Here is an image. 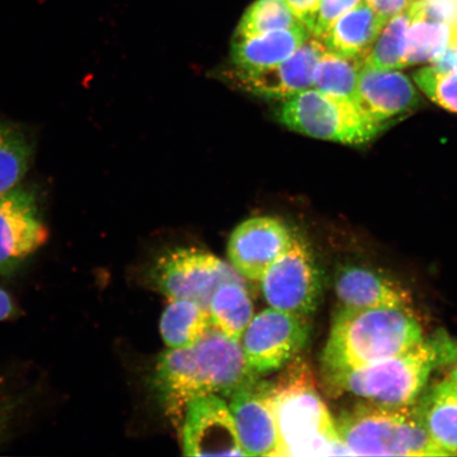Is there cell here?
Listing matches in <instances>:
<instances>
[{
    "mask_svg": "<svg viewBox=\"0 0 457 457\" xmlns=\"http://www.w3.org/2000/svg\"><path fill=\"white\" fill-rule=\"evenodd\" d=\"M259 376L245 361L239 342L211 328L195 345L169 348L160 355L155 386L165 412L179 424L190 400L230 398Z\"/></svg>",
    "mask_w": 457,
    "mask_h": 457,
    "instance_id": "cell-1",
    "label": "cell"
},
{
    "mask_svg": "<svg viewBox=\"0 0 457 457\" xmlns=\"http://www.w3.org/2000/svg\"><path fill=\"white\" fill-rule=\"evenodd\" d=\"M457 342L438 329L397 356L369 367L323 374L325 386L336 396L351 395L363 402L410 407L426 390L433 373L454 364Z\"/></svg>",
    "mask_w": 457,
    "mask_h": 457,
    "instance_id": "cell-2",
    "label": "cell"
},
{
    "mask_svg": "<svg viewBox=\"0 0 457 457\" xmlns=\"http://www.w3.org/2000/svg\"><path fill=\"white\" fill-rule=\"evenodd\" d=\"M424 338L414 312L339 306L322 353V373L369 367L409 351Z\"/></svg>",
    "mask_w": 457,
    "mask_h": 457,
    "instance_id": "cell-3",
    "label": "cell"
},
{
    "mask_svg": "<svg viewBox=\"0 0 457 457\" xmlns=\"http://www.w3.org/2000/svg\"><path fill=\"white\" fill-rule=\"evenodd\" d=\"M270 396L281 457L350 455L304 361L296 358L286 367L271 382Z\"/></svg>",
    "mask_w": 457,
    "mask_h": 457,
    "instance_id": "cell-4",
    "label": "cell"
},
{
    "mask_svg": "<svg viewBox=\"0 0 457 457\" xmlns=\"http://www.w3.org/2000/svg\"><path fill=\"white\" fill-rule=\"evenodd\" d=\"M337 431L350 455L447 456L410 407L360 403L343 411Z\"/></svg>",
    "mask_w": 457,
    "mask_h": 457,
    "instance_id": "cell-5",
    "label": "cell"
},
{
    "mask_svg": "<svg viewBox=\"0 0 457 457\" xmlns=\"http://www.w3.org/2000/svg\"><path fill=\"white\" fill-rule=\"evenodd\" d=\"M279 122L296 133L312 138L364 145L386 127L365 112L357 102L308 88L285 99Z\"/></svg>",
    "mask_w": 457,
    "mask_h": 457,
    "instance_id": "cell-6",
    "label": "cell"
},
{
    "mask_svg": "<svg viewBox=\"0 0 457 457\" xmlns=\"http://www.w3.org/2000/svg\"><path fill=\"white\" fill-rule=\"evenodd\" d=\"M260 279L262 295L274 310L310 319L321 305L324 274L310 245L300 237L294 236Z\"/></svg>",
    "mask_w": 457,
    "mask_h": 457,
    "instance_id": "cell-7",
    "label": "cell"
},
{
    "mask_svg": "<svg viewBox=\"0 0 457 457\" xmlns=\"http://www.w3.org/2000/svg\"><path fill=\"white\" fill-rule=\"evenodd\" d=\"M153 279L170 301H192L208 311L220 284L243 282L232 266L196 248H175L160 256L153 270Z\"/></svg>",
    "mask_w": 457,
    "mask_h": 457,
    "instance_id": "cell-8",
    "label": "cell"
},
{
    "mask_svg": "<svg viewBox=\"0 0 457 457\" xmlns=\"http://www.w3.org/2000/svg\"><path fill=\"white\" fill-rule=\"evenodd\" d=\"M310 319L268 308L251 320L242 337L245 361L257 375L282 370L304 350Z\"/></svg>",
    "mask_w": 457,
    "mask_h": 457,
    "instance_id": "cell-9",
    "label": "cell"
},
{
    "mask_svg": "<svg viewBox=\"0 0 457 457\" xmlns=\"http://www.w3.org/2000/svg\"><path fill=\"white\" fill-rule=\"evenodd\" d=\"M47 239L36 193L20 185L0 196V277L13 273Z\"/></svg>",
    "mask_w": 457,
    "mask_h": 457,
    "instance_id": "cell-10",
    "label": "cell"
},
{
    "mask_svg": "<svg viewBox=\"0 0 457 457\" xmlns=\"http://www.w3.org/2000/svg\"><path fill=\"white\" fill-rule=\"evenodd\" d=\"M182 426L187 456H245L230 409L222 397L207 395L188 402Z\"/></svg>",
    "mask_w": 457,
    "mask_h": 457,
    "instance_id": "cell-11",
    "label": "cell"
},
{
    "mask_svg": "<svg viewBox=\"0 0 457 457\" xmlns=\"http://www.w3.org/2000/svg\"><path fill=\"white\" fill-rule=\"evenodd\" d=\"M270 382L257 378L230 397L228 409L245 456H279V437Z\"/></svg>",
    "mask_w": 457,
    "mask_h": 457,
    "instance_id": "cell-12",
    "label": "cell"
},
{
    "mask_svg": "<svg viewBox=\"0 0 457 457\" xmlns=\"http://www.w3.org/2000/svg\"><path fill=\"white\" fill-rule=\"evenodd\" d=\"M294 234L281 220L253 217L239 224L228 244V256L239 276L260 279L274 261L289 247Z\"/></svg>",
    "mask_w": 457,
    "mask_h": 457,
    "instance_id": "cell-13",
    "label": "cell"
},
{
    "mask_svg": "<svg viewBox=\"0 0 457 457\" xmlns=\"http://www.w3.org/2000/svg\"><path fill=\"white\" fill-rule=\"evenodd\" d=\"M327 50L321 39L311 36L287 60L270 70L236 71L237 84L262 98L287 99L312 87L314 68Z\"/></svg>",
    "mask_w": 457,
    "mask_h": 457,
    "instance_id": "cell-14",
    "label": "cell"
},
{
    "mask_svg": "<svg viewBox=\"0 0 457 457\" xmlns=\"http://www.w3.org/2000/svg\"><path fill=\"white\" fill-rule=\"evenodd\" d=\"M334 289L342 307L414 312L412 295L402 283L369 267L348 264L337 268Z\"/></svg>",
    "mask_w": 457,
    "mask_h": 457,
    "instance_id": "cell-15",
    "label": "cell"
},
{
    "mask_svg": "<svg viewBox=\"0 0 457 457\" xmlns=\"http://www.w3.org/2000/svg\"><path fill=\"white\" fill-rule=\"evenodd\" d=\"M357 102L376 121L385 123L387 119L413 110L420 96L405 74L363 65L358 77Z\"/></svg>",
    "mask_w": 457,
    "mask_h": 457,
    "instance_id": "cell-16",
    "label": "cell"
},
{
    "mask_svg": "<svg viewBox=\"0 0 457 457\" xmlns=\"http://www.w3.org/2000/svg\"><path fill=\"white\" fill-rule=\"evenodd\" d=\"M311 36L308 29L301 25L253 37H234L231 56L236 71L270 70L287 60Z\"/></svg>",
    "mask_w": 457,
    "mask_h": 457,
    "instance_id": "cell-17",
    "label": "cell"
},
{
    "mask_svg": "<svg viewBox=\"0 0 457 457\" xmlns=\"http://www.w3.org/2000/svg\"><path fill=\"white\" fill-rule=\"evenodd\" d=\"M428 437L447 456L457 455V385L447 378L426 387L414 403Z\"/></svg>",
    "mask_w": 457,
    "mask_h": 457,
    "instance_id": "cell-18",
    "label": "cell"
},
{
    "mask_svg": "<svg viewBox=\"0 0 457 457\" xmlns=\"http://www.w3.org/2000/svg\"><path fill=\"white\" fill-rule=\"evenodd\" d=\"M386 22L361 2L340 16L329 27L321 41L330 53L365 59Z\"/></svg>",
    "mask_w": 457,
    "mask_h": 457,
    "instance_id": "cell-19",
    "label": "cell"
},
{
    "mask_svg": "<svg viewBox=\"0 0 457 457\" xmlns=\"http://www.w3.org/2000/svg\"><path fill=\"white\" fill-rule=\"evenodd\" d=\"M209 313L212 328L233 341H241L253 319V304L244 282H226L217 287Z\"/></svg>",
    "mask_w": 457,
    "mask_h": 457,
    "instance_id": "cell-20",
    "label": "cell"
},
{
    "mask_svg": "<svg viewBox=\"0 0 457 457\" xmlns=\"http://www.w3.org/2000/svg\"><path fill=\"white\" fill-rule=\"evenodd\" d=\"M211 328L209 311L187 300H171L160 320V334L169 348L195 345Z\"/></svg>",
    "mask_w": 457,
    "mask_h": 457,
    "instance_id": "cell-21",
    "label": "cell"
},
{
    "mask_svg": "<svg viewBox=\"0 0 457 457\" xmlns=\"http://www.w3.org/2000/svg\"><path fill=\"white\" fill-rule=\"evenodd\" d=\"M363 65L362 57L342 56L327 50L314 68L312 87L337 98L357 102L358 77Z\"/></svg>",
    "mask_w": 457,
    "mask_h": 457,
    "instance_id": "cell-22",
    "label": "cell"
},
{
    "mask_svg": "<svg viewBox=\"0 0 457 457\" xmlns=\"http://www.w3.org/2000/svg\"><path fill=\"white\" fill-rule=\"evenodd\" d=\"M32 156L33 148L24 131L0 123V196L21 185Z\"/></svg>",
    "mask_w": 457,
    "mask_h": 457,
    "instance_id": "cell-23",
    "label": "cell"
},
{
    "mask_svg": "<svg viewBox=\"0 0 457 457\" xmlns=\"http://www.w3.org/2000/svg\"><path fill=\"white\" fill-rule=\"evenodd\" d=\"M412 22L409 11L392 17L386 22L373 47L364 59V65L380 71H398L404 67L405 37Z\"/></svg>",
    "mask_w": 457,
    "mask_h": 457,
    "instance_id": "cell-24",
    "label": "cell"
},
{
    "mask_svg": "<svg viewBox=\"0 0 457 457\" xmlns=\"http://www.w3.org/2000/svg\"><path fill=\"white\" fill-rule=\"evenodd\" d=\"M450 27L428 21H412L405 37L403 65L433 62L449 48Z\"/></svg>",
    "mask_w": 457,
    "mask_h": 457,
    "instance_id": "cell-25",
    "label": "cell"
},
{
    "mask_svg": "<svg viewBox=\"0 0 457 457\" xmlns=\"http://www.w3.org/2000/svg\"><path fill=\"white\" fill-rule=\"evenodd\" d=\"M301 25L285 0H255L245 10L234 37H253Z\"/></svg>",
    "mask_w": 457,
    "mask_h": 457,
    "instance_id": "cell-26",
    "label": "cell"
},
{
    "mask_svg": "<svg viewBox=\"0 0 457 457\" xmlns=\"http://www.w3.org/2000/svg\"><path fill=\"white\" fill-rule=\"evenodd\" d=\"M414 79L428 99L457 113V77L454 74L427 67L416 71Z\"/></svg>",
    "mask_w": 457,
    "mask_h": 457,
    "instance_id": "cell-27",
    "label": "cell"
},
{
    "mask_svg": "<svg viewBox=\"0 0 457 457\" xmlns=\"http://www.w3.org/2000/svg\"><path fill=\"white\" fill-rule=\"evenodd\" d=\"M412 21L453 26L457 20V0H414L408 9Z\"/></svg>",
    "mask_w": 457,
    "mask_h": 457,
    "instance_id": "cell-28",
    "label": "cell"
},
{
    "mask_svg": "<svg viewBox=\"0 0 457 457\" xmlns=\"http://www.w3.org/2000/svg\"><path fill=\"white\" fill-rule=\"evenodd\" d=\"M361 3V0H321L320 7L312 29V36L321 39L329 27L346 13L355 5Z\"/></svg>",
    "mask_w": 457,
    "mask_h": 457,
    "instance_id": "cell-29",
    "label": "cell"
},
{
    "mask_svg": "<svg viewBox=\"0 0 457 457\" xmlns=\"http://www.w3.org/2000/svg\"><path fill=\"white\" fill-rule=\"evenodd\" d=\"M285 2L301 24L312 32L321 0H285Z\"/></svg>",
    "mask_w": 457,
    "mask_h": 457,
    "instance_id": "cell-30",
    "label": "cell"
},
{
    "mask_svg": "<svg viewBox=\"0 0 457 457\" xmlns=\"http://www.w3.org/2000/svg\"><path fill=\"white\" fill-rule=\"evenodd\" d=\"M386 21L407 11L413 0H364Z\"/></svg>",
    "mask_w": 457,
    "mask_h": 457,
    "instance_id": "cell-31",
    "label": "cell"
},
{
    "mask_svg": "<svg viewBox=\"0 0 457 457\" xmlns=\"http://www.w3.org/2000/svg\"><path fill=\"white\" fill-rule=\"evenodd\" d=\"M433 68L443 72L453 73L457 77V49L448 48L433 61Z\"/></svg>",
    "mask_w": 457,
    "mask_h": 457,
    "instance_id": "cell-32",
    "label": "cell"
},
{
    "mask_svg": "<svg viewBox=\"0 0 457 457\" xmlns=\"http://www.w3.org/2000/svg\"><path fill=\"white\" fill-rule=\"evenodd\" d=\"M16 314V308L12 298L7 291L0 288V322L13 318Z\"/></svg>",
    "mask_w": 457,
    "mask_h": 457,
    "instance_id": "cell-33",
    "label": "cell"
},
{
    "mask_svg": "<svg viewBox=\"0 0 457 457\" xmlns=\"http://www.w3.org/2000/svg\"><path fill=\"white\" fill-rule=\"evenodd\" d=\"M454 368L453 370H451V374L449 375L450 378L453 379L455 384L457 385V360L454 363Z\"/></svg>",
    "mask_w": 457,
    "mask_h": 457,
    "instance_id": "cell-34",
    "label": "cell"
}]
</instances>
